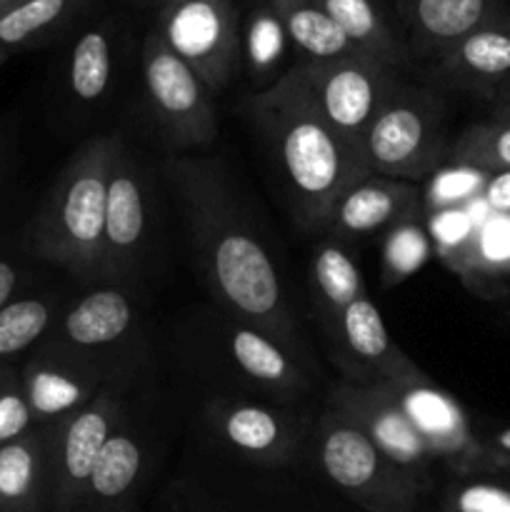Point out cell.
Instances as JSON below:
<instances>
[{
	"instance_id": "cell-1",
	"label": "cell",
	"mask_w": 510,
	"mask_h": 512,
	"mask_svg": "<svg viewBox=\"0 0 510 512\" xmlns=\"http://www.w3.org/2000/svg\"><path fill=\"white\" fill-rule=\"evenodd\" d=\"M165 175L178 193L190 245L213 298L235 320L263 330L293 350L298 328L285 300L273 258L253 223L235 203L218 165L170 158Z\"/></svg>"
},
{
	"instance_id": "cell-2",
	"label": "cell",
	"mask_w": 510,
	"mask_h": 512,
	"mask_svg": "<svg viewBox=\"0 0 510 512\" xmlns=\"http://www.w3.org/2000/svg\"><path fill=\"white\" fill-rule=\"evenodd\" d=\"M305 230L328 233L340 195L368 178V160L323 120L298 65L248 100Z\"/></svg>"
},
{
	"instance_id": "cell-3",
	"label": "cell",
	"mask_w": 510,
	"mask_h": 512,
	"mask_svg": "<svg viewBox=\"0 0 510 512\" xmlns=\"http://www.w3.org/2000/svg\"><path fill=\"white\" fill-rule=\"evenodd\" d=\"M120 140L93 138L80 145L55 178L30 228V248L80 278H100L105 203Z\"/></svg>"
},
{
	"instance_id": "cell-4",
	"label": "cell",
	"mask_w": 510,
	"mask_h": 512,
	"mask_svg": "<svg viewBox=\"0 0 510 512\" xmlns=\"http://www.w3.org/2000/svg\"><path fill=\"white\" fill-rule=\"evenodd\" d=\"M445 153V105L440 95L400 80L365 135L370 173L418 183L438 170Z\"/></svg>"
},
{
	"instance_id": "cell-5",
	"label": "cell",
	"mask_w": 510,
	"mask_h": 512,
	"mask_svg": "<svg viewBox=\"0 0 510 512\" xmlns=\"http://www.w3.org/2000/svg\"><path fill=\"white\" fill-rule=\"evenodd\" d=\"M318 463L340 493L368 512L420 510L423 490L338 405H330L318 425Z\"/></svg>"
},
{
	"instance_id": "cell-6",
	"label": "cell",
	"mask_w": 510,
	"mask_h": 512,
	"mask_svg": "<svg viewBox=\"0 0 510 512\" xmlns=\"http://www.w3.org/2000/svg\"><path fill=\"white\" fill-rule=\"evenodd\" d=\"M300 75L325 123L348 145L365 155V135L375 115L400 85L398 70L370 55L300 63Z\"/></svg>"
},
{
	"instance_id": "cell-7",
	"label": "cell",
	"mask_w": 510,
	"mask_h": 512,
	"mask_svg": "<svg viewBox=\"0 0 510 512\" xmlns=\"http://www.w3.org/2000/svg\"><path fill=\"white\" fill-rule=\"evenodd\" d=\"M155 33L218 93L243 60V30L233 0H188L155 15Z\"/></svg>"
},
{
	"instance_id": "cell-8",
	"label": "cell",
	"mask_w": 510,
	"mask_h": 512,
	"mask_svg": "<svg viewBox=\"0 0 510 512\" xmlns=\"http://www.w3.org/2000/svg\"><path fill=\"white\" fill-rule=\"evenodd\" d=\"M143 85L155 123L175 145H208L218 133L213 93L155 30L143 40Z\"/></svg>"
},
{
	"instance_id": "cell-9",
	"label": "cell",
	"mask_w": 510,
	"mask_h": 512,
	"mask_svg": "<svg viewBox=\"0 0 510 512\" xmlns=\"http://www.w3.org/2000/svg\"><path fill=\"white\" fill-rule=\"evenodd\" d=\"M120 418L118 395L100 390L93 403L48 425L53 512H83L90 475Z\"/></svg>"
},
{
	"instance_id": "cell-10",
	"label": "cell",
	"mask_w": 510,
	"mask_h": 512,
	"mask_svg": "<svg viewBox=\"0 0 510 512\" xmlns=\"http://www.w3.org/2000/svg\"><path fill=\"white\" fill-rule=\"evenodd\" d=\"M333 405L350 415L368 438L378 445L380 453L403 470L423 493L433 488L435 458L425 448L415 425L390 395L388 385H340L335 390Z\"/></svg>"
},
{
	"instance_id": "cell-11",
	"label": "cell",
	"mask_w": 510,
	"mask_h": 512,
	"mask_svg": "<svg viewBox=\"0 0 510 512\" xmlns=\"http://www.w3.org/2000/svg\"><path fill=\"white\" fill-rule=\"evenodd\" d=\"M145 228H148L145 178L133 155L118 143L108 180L100 278H133L145 248Z\"/></svg>"
},
{
	"instance_id": "cell-12",
	"label": "cell",
	"mask_w": 510,
	"mask_h": 512,
	"mask_svg": "<svg viewBox=\"0 0 510 512\" xmlns=\"http://www.w3.org/2000/svg\"><path fill=\"white\" fill-rule=\"evenodd\" d=\"M385 385H388L390 395L398 400L400 408L405 410L410 423L415 425L435 463H448L460 473H470L488 463V448L475 440L468 418L450 395L433 388L428 380Z\"/></svg>"
},
{
	"instance_id": "cell-13",
	"label": "cell",
	"mask_w": 510,
	"mask_h": 512,
	"mask_svg": "<svg viewBox=\"0 0 510 512\" xmlns=\"http://www.w3.org/2000/svg\"><path fill=\"white\" fill-rule=\"evenodd\" d=\"M410 58L430 60L485 28H510V0H393Z\"/></svg>"
},
{
	"instance_id": "cell-14",
	"label": "cell",
	"mask_w": 510,
	"mask_h": 512,
	"mask_svg": "<svg viewBox=\"0 0 510 512\" xmlns=\"http://www.w3.org/2000/svg\"><path fill=\"white\" fill-rule=\"evenodd\" d=\"M25 403L35 425H53L78 413L100 395V373L85 360L43 350L25 363L20 373Z\"/></svg>"
},
{
	"instance_id": "cell-15",
	"label": "cell",
	"mask_w": 510,
	"mask_h": 512,
	"mask_svg": "<svg viewBox=\"0 0 510 512\" xmlns=\"http://www.w3.org/2000/svg\"><path fill=\"white\" fill-rule=\"evenodd\" d=\"M208 425L240 455L268 465L288 463L300 443L288 415L258 403H213L208 408Z\"/></svg>"
},
{
	"instance_id": "cell-16",
	"label": "cell",
	"mask_w": 510,
	"mask_h": 512,
	"mask_svg": "<svg viewBox=\"0 0 510 512\" xmlns=\"http://www.w3.org/2000/svg\"><path fill=\"white\" fill-rule=\"evenodd\" d=\"M440 85L495 98L510 80V28H485L465 35L430 65Z\"/></svg>"
},
{
	"instance_id": "cell-17",
	"label": "cell",
	"mask_w": 510,
	"mask_h": 512,
	"mask_svg": "<svg viewBox=\"0 0 510 512\" xmlns=\"http://www.w3.org/2000/svg\"><path fill=\"white\" fill-rule=\"evenodd\" d=\"M330 335L343 343L345 353L353 355L355 363L375 370L380 375V383L405 385L428 380L420 373L418 365L393 343L383 318H380V310L375 308L368 293L360 295L340 313Z\"/></svg>"
},
{
	"instance_id": "cell-18",
	"label": "cell",
	"mask_w": 510,
	"mask_h": 512,
	"mask_svg": "<svg viewBox=\"0 0 510 512\" xmlns=\"http://www.w3.org/2000/svg\"><path fill=\"white\" fill-rule=\"evenodd\" d=\"M0 510L53 512L48 425L0 448Z\"/></svg>"
},
{
	"instance_id": "cell-19",
	"label": "cell",
	"mask_w": 510,
	"mask_h": 512,
	"mask_svg": "<svg viewBox=\"0 0 510 512\" xmlns=\"http://www.w3.org/2000/svg\"><path fill=\"white\" fill-rule=\"evenodd\" d=\"M415 203H418V188L413 183L368 175L340 195L328 233H335L338 238H360L375 233L405 218Z\"/></svg>"
},
{
	"instance_id": "cell-20",
	"label": "cell",
	"mask_w": 510,
	"mask_h": 512,
	"mask_svg": "<svg viewBox=\"0 0 510 512\" xmlns=\"http://www.w3.org/2000/svg\"><path fill=\"white\" fill-rule=\"evenodd\" d=\"M225 350L240 373L260 388L280 395H298L308 388V378L290 350L253 325L240 320L230 323L225 328Z\"/></svg>"
},
{
	"instance_id": "cell-21",
	"label": "cell",
	"mask_w": 510,
	"mask_h": 512,
	"mask_svg": "<svg viewBox=\"0 0 510 512\" xmlns=\"http://www.w3.org/2000/svg\"><path fill=\"white\" fill-rule=\"evenodd\" d=\"M350 43L370 58L403 70L413 63L410 50L395 20L390 18L385 0H320Z\"/></svg>"
},
{
	"instance_id": "cell-22",
	"label": "cell",
	"mask_w": 510,
	"mask_h": 512,
	"mask_svg": "<svg viewBox=\"0 0 510 512\" xmlns=\"http://www.w3.org/2000/svg\"><path fill=\"white\" fill-rule=\"evenodd\" d=\"M118 63V23L100 20L78 35L65 60V88L83 105L100 103L108 95Z\"/></svg>"
},
{
	"instance_id": "cell-23",
	"label": "cell",
	"mask_w": 510,
	"mask_h": 512,
	"mask_svg": "<svg viewBox=\"0 0 510 512\" xmlns=\"http://www.w3.org/2000/svg\"><path fill=\"white\" fill-rule=\"evenodd\" d=\"M135 320L133 303L118 288H98L80 298L60 323V343L73 350H95L123 338Z\"/></svg>"
},
{
	"instance_id": "cell-24",
	"label": "cell",
	"mask_w": 510,
	"mask_h": 512,
	"mask_svg": "<svg viewBox=\"0 0 510 512\" xmlns=\"http://www.w3.org/2000/svg\"><path fill=\"white\" fill-rule=\"evenodd\" d=\"M268 3L283 20L288 40L308 58V63L365 55L350 43L348 35L338 28L320 0H268Z\"/></svg>"
},
{
	"instance_id": "cell-25",
	"label": "cell",
	"mask_w": 510,
	"mask_h": 512,
	"mask_svg": "<svg viewBox=\"0 0 510 512\" xmlns=\"http://www.w3.org/2000/svg\"><path fill=\"white\" fill-rule=\"evenodd\" d=\"M143 448L133 435L115 430L105 440L88 483L83 512H115L140 480Z\"/></svg>"
},
{
	"instance_id": "cell-26",
	"label": "cell",
	"mask_w": 510,
	"mask_h": 512,
	"mask_svg": "<svg viewBox=\"0 0 510 512\" xmlns=\"http://www.w3.org/2000/svg\"><path fill=\"white\" fill-rule=\"evenodd\" d=\"M310 285H313V300L323 315L325 328L333 333L340 313L348 308L353 300L365 295L363 278L350 258L348 250L335 240H325L318 245L310 263Z\"/></svg>"
},
{
	"instance_id": "cell-27",
	"label": "cell",
	"mask_w": 510,
	"mask_h": 512,
	"mask_svg": "<svg viewBox=\"0 0 510 512\" xmlns=\"http://www.w3.org/2000/svg\"><path fill=\"white\" fill-rule=\"evenodd\" d=\"M93 0H20L0 15V50L33 48L68 28Z\"/></svg>"
},
{
	"instance_id": "cell-28",
	"label": "cell",
	"mask_w": 510,
	"mask_h": 512,
	"mask_svg": "<svg viewBox=\"0 0 510 512\" xmlns=\"http://www.w3.org/2000/svg\"><path fill=\"white\" fill-rule=\"evenodd\" d=\"M58 300L53 295H23L0 308V365L33 348L53 325Z\"/></svg>"
},
{
	"instance_id": "cell-29",
	"label": "cell",
	"mask_w": 510,
	"mask_h": 512,
	"mask_svg": "<svg viewBox=\"0 0 510 512\" xmlns=\"http://www.w3.org/2000/svg\"><path fill=\"white\" fill-rule=\"evenodd\" d=\"M288 43L290 40L283 28V20L278 18L273 5L263 0L248 15V23L243 28V60L250 75L258 80L273 75V70L283 60Z\"/></svg>"
},
{
	"instance_id": "cell-30",
	"label": "cell",
	"mask_w": 510,
	"mask_h": 512,
	"mask_svg": "<svg viewBox=\"0 0 510 512\" xmlns=\"http://www.w3.org/2000/svg\"><path fill=\"white\" fill-rule=\"evenodd\" d=\"M450 158L480 173H510V125L495 120L473 125L455 140Z\"/></svg>"
},
{
	"instance_id": "cell-31",
	"label": "cell",
	"mask_w": 510,
	"mask_h": 512,
	"mask_svg": "<svg viewBox=\"0 0 510 512\" xmlns=\"http://www.w3.org/2000/svg\"><path fill=\"white\" fill-rule=\"evenodd\" d=\"M443 512H510V488L488 480L455 483L445 495Z\"/></svg>"
},
{
	"instance_id": "cell-32",
	"label": "cell",
	"mask_w": 510,
	"mask_h": 512,
	"mask_svg": "<svg viewBox=\"0 0 510 512\" xmlns=\"http://www.w3.org/2000/svg\"><path fill=\"white\" fill-rule=\"evenodd\" d=\"M33 428H38V425L33 423V415H30L28 403H25L23 388H20V380L13 375L0 388V448L18 440L20 435H25Z\"/></svg>"
},
{
	"instance_id": "cell-33",
	"label": "cell",
	"mask_w": 510,
	"mask_h": 512,
	"mask_svg": "<svg viewBox=\"0 0 510 512\" xmlns=\"http://www.w3.org/2000/svg\"><path fill=\"white\" fill-rule=\"evenodd\" d=\"M485 173H478L475 175V178H443V180H438V183L433 185V190H430V205H453L455 200H463V198H468L470 193H475V190H478V185L483 183V180H478V178H483Z\"/></svg>"
},
{
	"instance_id": "cell-34",
	"label": "cell",
	"mask_w": 510,
	"mask_h": 512,
	"mask_svg": "<svg viewBox=\"0 0 510 512\" xmlns=\"http://www.w3.org/2000/svg\"><path fill=\"white\" fill-rule=\"evenodd\" d=\"M20 283H23V270H20V265L8 258H0V308L15 298Z\"/></svg>"
},
{
	"instance_id": "cell-35",
	"label": "cell",
	"mask_w": 510,
	"mask_h": 512,
	"mask_svg": "<svg viewBox=\"0 0 510 512\" xmlns=\"http://www.w3.org/2000/svg\"><path fill=\"white\" fill-rule=\"evenodd\" d=\"M490 203L498 210H508L510 213V173H500L498 178L490 183Z\"/></svg>"
},
{
	"instance_id": "cell-36",
	"label": "cell",
	"mask_w": 510,
	"mask_h": 512,
	"mask_svg": "<svg viewBox=\"0 0 510 512\" xmlns=\"http://www.w3.org/2000/svg\"><path fill=\"white\" fill-rule=\"evenodd\" d=\"M488 455H490V460H495V463L510 465V428L500 430V433L493 435Z\"/></svg>"
},
{
	"instance_id": "cell-37",
	"label": "cell",
	"mask_w": 510,
	"mask_h": 512,
	"mask_svg": "<svg viewBox=\"0 0 510 512\" xmlns=\"http://www.w3.org/2000/svg\"><path fill=\"white\" fill-rule=\"evenodd\" d=\"M133 3L140 5V8L155 10V15H158V13H163L165 8H173V5L188 3V0H133Z\"/></svg>"
},
{
	"instance_id": "cell-38",
	"label": "cell",
	"mask_w": 510,
	"mask_h": 512,
	"mask_svg": "<svg viewBox=\"0 0 510 512\" xmlns=\"http://www.w3.org/2000/svg\"><path fill=\"white\" fill-rule=\"evenodd\" d=\"M493 120H495V123L510 125V100H495Z\"/></svg>"
},
{
	"instance_id": "cell-39",
	"label": "cell",
	"mask_w": 510,
	"mask_h": 512,
	"mask_svg": "<svg viewBox=\"0 0 510 512\" xmlns=\"http://www.w3.org/2000/svg\"><path fill=\"white\" fill-rule=\"evenodd\" d=\"M13 370H8V368H5V365H0V388H3V385L5 383H8V380L10 378H13Z\"/></svg>"
},
{
	"instance_id": "cell-40",
	"label": "cell",
	"mask_w": 510,
	"mask_h": 512,
	"mask_svg": "<svg viewBox=\"0 0 510 512\" xmlns=\"http://www.w3.org/2000/svg\"><path fill=\"white\" fill-rule=\"evenodd\" d=\"M493 100H510V80L498 90V95H495Z\"/></svg>"
},
{
	"instance_id": "cell-41",
	"label": "cell",
	"mask_w": 510,
	"mask_h": 512,
	"mask_svg": "<svg viewBox=\"0 0 510 512\" xmlns=\"http://www.w3.org/2000/svg\"><path fill=\"white\" fill-rule=\"evenodd\" d=\"M20 0H0V15L5 13V10H10L13 8V5H18Z\"/></svg>"
},
{
	"instance_id": "cell-42",
	"label": "cell",
	"mask_w": 510,
	"mask_h": 512,
	"mask_svg": "<svg viewBox=\"0 0 510 512\" xmlns=\"http://www.w3.org/2000/svg\"><path fill=\"white\" fill-rule=\"evenodd\" d=\"M5 58H8V53H3V50H0V65L5 63Z\"/></svg>"
},
{
	"instance_id": "cell-43",
	"label": "cell",
	"mask_w": 510,
	"mask_h": 512,
	"mask_svg": "<svg viewBox=\"0 0 510 512\" xmlns=\"http://www.w3.org/2000/svg\"><path fill=\"white\" fill-rule=\"evenodd\" d=\"M0 175H3V155H0Z\"/></svg>"
},
{
	"instance_id": "cell-44",
	"label": "cell",
	"mask_w": 510,
	"mask_h": 512,
	"mask_svg": "<svg viewBox=\"0 0 510 512\" xmlns=\"http://www.w3.org/2000/svg\"><path fill=\"white\" fill-rule=\"evenodd\" d=\"M0 512H5V510H0Z\"/></svg>"
}]
</instances>
